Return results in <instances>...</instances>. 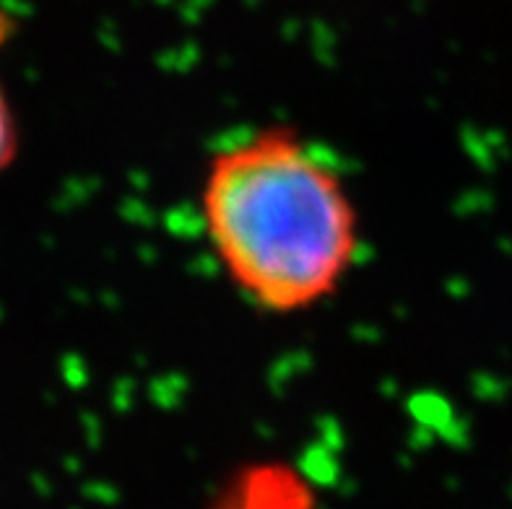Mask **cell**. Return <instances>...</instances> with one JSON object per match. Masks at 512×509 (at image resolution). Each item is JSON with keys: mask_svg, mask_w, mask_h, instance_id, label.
<instances>
[{"mask_svg": "<svg viewBox=\"0 0 512 509\" xmlns=\"http://www.w3.org/2000/svg\"><path fill=\"white\" fill-rule=\"evenodd\" d=\"M201 219L229 284L268 315L328 302L362 252L344 174L289 125H263L211 154Z\"/></svg>", "mask_w": 512, "mask_h": 509, "instance_id": "obj_1", "label": "cell"}, {"mask_svg": "<svg viewBox=\"0 0 512 509\" xmlns=\"http://www.w3.org/2000/svg\"><path fill=\"white\" fill-rule=\"evenodd\" d=\"M6 29L8 24L0 16V42L6 37ZM16 154H19V123H16L6 91L0 86V172L16 159Z\"/></svg>", "mask_w": 512, "mask_h": 509, "instance_id": "obj_3", "label": "cell"}, {"mask_svg": "<svg viewBox=\"0 0 512 509\" xmlns=\"http://www.w3.org/2000/svg\"><path fill=\"white\" fill-rule=\"evenodd\" d=\"M310 481L289 463H247L224 481L206 509H315Z\"/></svg>", "mask_w": 512, "mask_h": 509, "instance_id": "obj_2", "label": "cell"}]
</instances>
